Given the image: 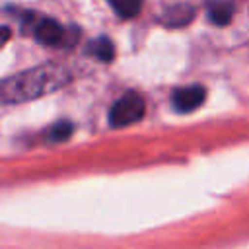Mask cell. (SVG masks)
I'll use <instances>...</instances> for the list:
<instances>
[{
    "mask_svg": "<svg viewBox=\"0 0 249 249\" xmlns=\"http://www.w3.org/2000/svg\"><path fill=\"white\" fill-rule=\"evenodd\" d=\"M72 80V72L58 62L41 64L35 68H27L10 78L2 80L0 97L2 103H23L47 95Z\"/></svg>",
    "mask_w": 249,
    "mask_h": 249,
    "instance_id": "6da1fadb",
    "label": "cell"
},
{
    "mask_svg": "<svg viewBox=\"0 0 249 249\" xmlns=\"http://www.w3.org/2000/svg\"><path fill=\"white\" fill-rule=\"evenodd\" d=\"M23 29L33 35V39L47 47H62L72 45L76 41V33L62 27L53 18H41L37 14H25Z\"/></svg>",
    "mask_w": 249,
    "mask_h": 249,
    "instance_id": "7a4b0ae2",
    "label": "cell"
},
{
    "mask_svg": "<svg viewBox=\"0 0 249 249\" xmlns=\"http://www.w3.org/2000/svg\"><path fill=\"white\" fill-rule=\"evenodd\" d=\"M144 111H146V103H144L142 95L130 91L115 101V105L109 111V123L115 128H123V126H128V124L140 121L144 117Z\"/></svg>",
    "mask_w": 249,
    "mask_h": 249,
    "instance_id": "3957f363",
    "label": "cell"
},
{
    "mask_svg": "<svg viewBox=\"0 0 249 249\" xmlns=\"http://www.w3.org/2000/svg\"><path fill=\"white\" fill-rule=\"evenodd\" d=\"M206 99V89L198 84L177 88L171 95V105L177 113H191L196 107H200Z\"/></svg>",
    "mask_w": 249,
    "mask_h": 249,
    "instance_id": "277c9868",
    "label": "cell"
},
{
    "mask_svg": "<svg viewBox=\"0 0 249 249\" xmlns=\"http://www.w3.org/2000/svg\"><path fill=\"white\" fill-rule=\"evenodd\" d=\"M206 14L214 25H228L233 18V6L226 0H210L206 6Z\"/></svg>",
    "mask_w": 249,
    "mask_h": 249,
    "instance_id": "5b68a950",
    "label": "cell"
},
{
    "mask_svg": "<svg viewBox=\"0 0 249 249\" xmlns=\"http://www.w3.org/2000/svg\"><path fill=\"white\" fill-rule=\"evenodd\" d=\"M193 18H195V10L191 6H173L161 16V21L169 27H181L189 23Z\"/></svg>",
    "mask_w": 249,
    "mask_h": 249,
    "instance_id": "8992f818",
    "label": "cell"
},
{
    "mask_svg": "<svg viewBox=\"0 0 249 249\" xmlns=\"http://www.w3.org/2000/svg\"><path fill=\"white\" fill-rule=\"evenodd\" d=\"M86 53L88 54H93L101 62H111L115 58V47H113V43L107 37H97V39L89 41Z\"/></svg>",
    "mask_w": 249,
    "mask_h": 249,
    "instance_id": "52a82bcc",
    "label": "cell"
},
{
    "mask_svg": "<svg viewBox=\"0 0 249 249\" xmlns=\"http://www.w3.org/2000/svg\"><path fill=\"white\" fill-rule=\"evenodd\" d=\"M109 6L121 16V18H134L140 10H142V4L144 0H107Z\"/></svg>",
    "mask_w": 249,
    "mask_h": 249,
    "instance_id": "ba28073f",
    "label": "cell"
},
{
    "mask_svg": "<svg viewBox=\"0 0 249 249\" xmlns=\"http://www.w3.org/2000/svg\"><path fill=\"white\" fill-rule=\"evenodd\" d=\"M72 132H74L72 123L70 121H60V123L53 124V128L49 130V138H51V142H64L72 136Z\"/></svg>",
    "mask_w": 249,
    "mask_h": 249,
    "instance_id": "9c48e42d",
    "label": "cell"
}]
</instances>
